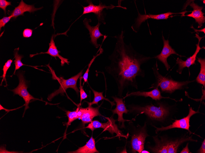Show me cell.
<instances>
[{"instance_id": "16", "label": "cell", "mask_w": 205, "mask_h": 153, "mask_svg": "<svg viewBox=\"0 0 205 153\" xmlns=\"http://www.w3.org/2000/svg\"><path fill=\"white\" fill-rule=\"evenodd\" d=\"M42 8H36L34 5L27 4L21 0L19 5L10 13V16H12V18L16 19L19 16H24V13L25 12H28L30 13H33L41 9Z\"/></svg>"}, {"instance_id": "12", "label": "cell", "mask_w": 205, "mask_h": 153, "mask_svg": "<svg viewBox=\"0 0 205 153\" xmlns=\"http://www.w3.org/2000/svg\"><path fill=\"white\" fill-rule=\"evenodd\" d=\"M162 39L164 43L163 49L161 53L154 58L158 59L162 62L164 64L166 70L168 71L170 67L167 61L168 57L172 54H176L180 57L182 56L178 54L176 52L174 49L169 45L168 40H165L163 36H162Z\"/></svg>"}, {"instance_id": "1", "label": "cell", "mask_w": 205, "mask_h": 153, "mask_svg": "<svg viewBox=\"0 0 205 153\" xmlns=\"http://www.w3.org/2000/svg\"><path fill=\"white\" fill-rule=\"evenodd\" d=\"M124 31L114 36L116 42L114 50L109 56L110 64L105 67L106 71L111 75L117 84L118 95L122 96L126 87L131 86L137 87L136 77H144L145 74L141 65L152 58L137 52L131 43L124 41Z\"/></svg>"}, {"instance_id": "36", "label": "cell", "mask_w": 205, "mask_h": 153, "mask_svg": "<svg viewBox=\"0 0 205 153\" xmlns=\"http://www.w3.org/2000/svg\"><path fill=\"white\" fill-rule=\"evenodd\" d=\"M149 153L150 152L149 151L144 150H142L141 152V153Z\"/></svg>"}, {"instance_id": "35", "label": "cell", "mask_w": 205, "mask_h": 153, "mask_svg": "<svg viewBox=\"0 0 205 153\" xmlns=\"http://www.w3.org/2000/svg\"><path fill=\"white\" fill-rule=\"evenodd\" d=\"M191 28H192L195 31V32H197V31H199V32H203V33L205 34V28H204L203 29H202L201 30H197L196 29H195L193 26H192L191 27Z\"/></svg>"}, {"instance_id": "24", "label": "cell", "mask_w": 205, "mask_h": 153, "mask_svg": "<svg viewBox=\"0 0 205 153\" xmlns=\"http://www.w3.org/2000/svg\"><path fill=\"white\" fill-rule=\"evenodd\" d=\"M156 143V146L151 148L152 151L154 153H168L167 147L166 143L159 141L157 137H154Z\"/></svg>"}, {"instance_id": "27", "label": "cell", "mask_w": 205, "mask_h": 153, "mask_svg": "<svg viewBox=\"0 0 205 153\" xmlns=\"http://www.w3.org/2000/svg\"><path fill=\"white\" fill-rule=\"evenodd\" d=\"M101 46H100V48H99V53H98L99 50L97 52L98 53H97L94 56H93V58L91 59V61H90V63L88 64V67L87 68V70H86V72L85 73H84L83 76V79L84 80V82H87V80H88V73L89 71V69L90 68V67L92 64L93 63V62L95 60V59L98 56H99L101 54H102V53H103V49L101 48Z\"/></svg>"}, {"instance_id": "3", "label": "cell", "mask_w": 205, "mask_h": 153, "mask_svg": "<svg viewBox=\"0 0 205 153\" xmlns=\"http://www.w3.org/2000/svg\"><path fill=\"white\" fill-rule=\"evenodd\" d=\"M130 108L132 111L144 113L151 118L158 121L164 120L169 114L168 109L161 104L158 107L152 104L144 106L132 105Z\"/></svg>"}, {"instance_id": "34", "label": "cell", "mask_w": 205, "mask_h": 153, "mask_svg": "<svg viewBox=\"0 0 205 153\" xmlns=\"http://www.w3.org/2000/svg\"><path fill=\"white\" fill-rule=\"evenodd\" d=\"M188 143L185 147L182 149L180 153H189V151L188 147Z\"/></svg>"}, {"instance_id": "31", "label": "cell", "mask_w": 205, "mask_h": 153, "mask_svg": "<svg viewBox=\"0 0 205 153\" xmlns=\"http://www.w3.org/2000/svg\"><path fill=\"white\" fill-rule=\"evenodd\" d=\"M12 18V16H4L0 20V31L1 30L2 27H4L5 25L9 22L11 18Z\"/></svg>"}, {"instance_id": "10", "label": "cell", "mask_w": 205, "mask_h": 153, "mask_svg": "<svg viewBox=\"0 0 205 153\" xmlns=\"http://www.w3.org/2000/svg\"><path fill=\"white\" fill-rule=\"evenodd\" d=\"M195 37L198 39V42L196 45V48L194 54L190 57L187 58L185 61H183L181 59L178 58L176 60V64L178 65V68L177 70V72L180 74H181L184 68L185 67L189 68L191 65L195 64V61L197 54L199 51L202 49H205V47H200L199 46V43L201 39L203 37H200L199 36L198 33L195 34Z\"/></svg>"}, {"instance_id": "17", "label": "cell", "mask_w": 205, "mask_h": 153, "mask_svg": "<svg viewBox=\"0 0 205 153\" xmlns=\"http://www.w3.org/2000/svg\"><path fill=\"white\" fill-rule=\"evenodd\" d=\"M54 35H52V36L50 42L49 43V47L47 52H41L40 53H37L35 54H30L29 55L30 57H32L35 55L40 54H48L55 58L56 59V57H58L60 60L61 66H63L65 63L69 64L70 62L68 61V59L63 57L59 54V53L60 52L58 50L55 45L54 40Z\"/></svg>"}, {"instance_id": "23", "label": "cell", "mask_w": 205, "mask_h": 153, "mask_svg": "<svg viewBox=\"0 0 205 153\" xmlns=\"http://www.w3.org/2000/svg\"><path fill=\"white\" fill-rule=\"evenodd\" d=\"M90 88L94 93V98L92 102H87L88 106H91L93 104L98 105V102L103 100H106L110 103L112 106L115 105L114 102L110 101L108 99L104 97L103 95V92H99L94 90L91 87Z\"/></svg>"}, {"instance_id": "25", "label": "cell", "mask_w": 205, "mask_h": 153, "mask_svg": "<svg viewBox=\"0 0 205 153\" xmlns=\"http://www.w3.org/2000/svg\"><path fill=\"white\" fill-rule=\"evenodd\" d=\"M19 49V48H18L15 49L14 51V55L15 58L14 64L15 68L13 75L15 74L16 70L19 69L22 66L25 65L22 63L21 61V60L24 56L18 54Z\"/></svg>"}, {"instance_id": "9", "label": "cell", "mask_w": 205, "mask_h": 153, "mask_svg": "<svg viewBox=\"0 0 205 153\" xmlns=\"http://www.w3.org/2000/svg\"><path fill=\"white\" fill-rule=\"evenodd\" d=\"M100 107H94L91 106L86 108L79 107L78 115L84 126L91 122L95 117L101 115L99 111Z\"/></svg>"}, {"instance_id": "30", "label": "cell", "mask_w": 205, "mask_h": 153, "mask_svg": "<svg viewBox=\"0 0 205 153\" xmlns=\"http://www.w3.org/2000/svg\"><path fill=\"white\" fill-rule=\"evenodd\" d=\"M11 5L10 2L7 1L6 0H0V8L3 10L5 15L6 13V8L7 6Z\"/></svg>"}, {"instance_id": "7", "label": "cell", "mask_w": 205, "mask_h": 153, "mask_svg": "<svg viewBox=\"0 0 205 153\" xmlns=\"http://www.w3.org/2000/svg\"><path fill=\"white\" fill-rule=\"evenodd\" d=\"M199 113L198 111H195L193 110L191 107H189V113L188 115L179 120H175L172 123L167 126H162L160 128H157L155 126L156 128V132L157 133L159 131H163L174 128H179L188 130L190 133H192L189 130L190 119L193 115Z\"/></svg>"}, {"instance_id": "37", "label": "cell", "mask_w": 205, "mask_h": 153, "mask_svg": "<svg viewBox=\"0 0 205 153\" xmlns=\"http://www.w3.org/2000/svg\"><path fill=\"white\" fill-rule=\"evenodd\" d=\"M203 2H204V3L205 4V0L203 1Z\"/></svg>"}, {"instance_id": "18", "label": "cell", "mask_w": 205, "mask_h": 153, "mask_svg": "<svg viewBox=\"0 0 205 153\" xmlns=\"http://www.w3.org/2000/svg\"><path fill=\"white\" fill-rule=\"evenodd\" d=\"M190 5L193 8V10L191 13L186 16L194 18L195 22L198 24V27H201L205 21V16H204V13L202 11L203 7L199 6L194 3V1H193L190 4Z\"/></svg>"}, {"instance_id": "19", "label": "cell", "mask_w": 205, "mask_h": 153, "mask_svg": "<svg viewBox=\"0 0 205 153\" xmlns=\"http://www.w3.org/2000/svg\"><path fill=\"white\" fill-rule=\"evenodd\" d=\"M143 96L145 97H149L156 100H159L162 98H169L168 97H164L161 95V93L158 87L153 90L148 92L137 91L133 92L127 94L124 98L131 96Z\"/></svg>"}, {"instance_id": "6", "label": "cell", "mask_w": 205, "mask_h": 153, "mask_svg": "<svg viewBox=\"0 0 205 153\" xmlns=\"http://www.w3.org/2000/svg\"><path fill=\"white\" fill-rule=\"evenodd\" d=\"M107 119L108 121L104 123H101L98 120L92 121L85 128L89 129L92 131L96 129L101 128L103 129L104 131H108L112 135L115 133L118 137L125 136L118 129L115 123V120L113 118H108Z\"/></svg>"}, {"instance_id": "33", "label": "cell", "mask_w": 205, "mask_h": 153, "mask_svg": "<svg viewBox=\"0 0 205 153\" xmlns=\"http://www.w3.org/2000/svg\"><path fill=\"white\" fill-rule=\"evenodd\" d=\"M198 153H205V139H204V140L202 142V145L199 150Z\"/></svg>"}, {"instance_id": "13", "label": "cell", "mask_w": 205, "mask_h": 153, "mask_svg": "<svg viewBox=\"0 0 205 153\" xmlns=\"http://www.w3.org/2000/svg\"><path fill=\"white\" fill-rule=\"evenodd\" d=\"M90 22H91V19H87V18H85L83 20V23L85 27L89 31L91 38V42L95 48H98L100 46V45L97 43V40L100 37L103 36L99 30V27L101 23L99 21L96 26H91L89 23Z\"/></svg>"}, {"instance_id": "29", "label": "cell", "mask_w": 205, "mask_h": 153, "mask_svg": "<svg viewBox=\"0 0 205 153\" xmlns=\"http://www.w3.org/2000/svg\"><path fill=\"white\" fill-rule=\"evenodd\" d=\"M79 78V87L80 89V104L82 100L87 98V95L86 93L83 89V86L81 84V81L83 78V76H81Z\"/></svg>"}, {"instance_id": "15", "label": "cell", "mask_w": 205, "mask_h": 153, "mask_svg": "<svg viewBox=\"0 0 205 153\" xmlns=\"http://www.w3.org/2000/svg\"><path fill=\"white\" fill-rule=\"evenodd\" d=\"M116 103L115 108L112 110L113 114H117L118 115V121L119 125L122 123L121 127H125L124 122L127 120L124 119L123 117L124 113L127 114L129 110L126 109L123 100V98H118L117 97H112Z\"/></svg>"}, {"instance_id": "5", "label": "cell", "mask_w": 205, "mask_h": 153, "mask_svg": "<svg viewBox=\"0 0 205 153\" xmlns=\"http://www.w3.org/2000/svg\"><path fill=\"white\" fill-rule=\"evenodd\" d=\"M17 75L19 78V83L17 87L11 90L14 95H18L22 97L25 101L24 112L23 116L26 110L29 108V106L31 100H38L31 95L27 91L28 86L24 78L23 74L20 71L18 72Z\"/></svg>"}, {"instance_id": "22", "label": "cell", "mask_w": 205, "mask_h": 153, "mask_svg": "<svg viewBox=\"0 0 205 153\" xmlns=\"http://www.w3.org/2000/svg\"><path fill=\"white\" fill-rule=\"evenodd\" d=\"M197 61L200 64V72L196 78L197 82L205 87V59L197 57Z\"/></svg>"}, {"instance_id": "2", "label": "cell", "mask_w": 205, "mask_h": 153, "mask_svg": "<svg viewBox=\"0 0 205 153\" xmlns=\"http://www.w3.org/2000/svg\"><path fill=\"white\" fill-rule=\"evenodd\" d=\"M156 80L155 85L160 86L162 92L171 93L176 90L181 89L183 86L192 81L178 82L162 75L158 71L157 62L152 68Z\"/></svg>"}, {"instance_id": "4", "label": "cell", "mask_w": 205, "mask_h": 153, "mask_svg": "<svg viewBox=\"0 0 205 153\" xmlns=\"http://www.w3.org/2000/svg\"><path fill=\"white\" fill-rule=\"evenodd\" d=\"M83 72V70H82L76 75L67 79H64L62 77L58 78L56 76L55 77L53 75L52 77H55L54 79L58 80L60 85L58 89L48 96L47 98L48 100L51 101L55 97L59 94L63 95L66 90L69 88L74 89L78 94L79 91L77 87V82L78 78L82 76Z\"/></svg>"}, {"instance_id": "14", "label": "cell", "mask_w": 205, "mask_h": 153, "mask_svg": "<svg viewBox=\"0 0 205 153\" xmlns=\"http://www.w3.org/2000/svg\"><path fill=\"white\" fill-rule=\"evenodd\" d=\"M115 7H121L124 9H126V8L122 7L120 5L114 6L111 5L107 6L102 4L101 3H100L98 5H94L90 1L88 5L83 7V12L81 16L85 14L93 13L97 16L99 20V19H101L102 12L104 9H113Z\"/></svg>"}, {"instance_id": "26", "label": "cell", "mask_w": 205, "mask_h": 153, "mask_svg": "<svg viewBox=\"0 0 205 153\" xmlns=\"http://www.w3.org/2000/svg\"><path fill=\"white\" fill-rule=\"evenodd\" d=\"M79 108V106L78 107L76 110L73 111H66L65 112L66 114L68 117V121L66 122V124L67 126V129L69 126L71 124V123L75 120L79 118L78 115V112Z\"/></svg>"}, {"instance_id": "20", "label": "cell", "mask_w": 205, "mask_h": 153, "mask_svg": "<svg viewBox=\"0 0 205 153\" xmlns=\"http://www.w3.org/2000/svg\"><path fill=\"white\" fill-rule=\"evenodd\" d=\"M68 153H99V152L96 148L95 139L92 136L84 146L79 147L75 151L68 152Z\"/></svg>"}, {"instance_id": "32", "label": "cell", "mask_w": 205, "mask_h": 153, "mask_svg": "<svg viewBox=\"0 0 205 153\" xmlns=\"http://www.w3.org/2000/svg\"><path fill=\"white\" fill-rule=\"evenodd\" d=\"M33 30L29 28L25 29L23 32V36L24 38H28L32 36Z\"/></svg>"}, {"instance_id": "8", "label": "cell", "mask_w": 205, "mask_h": 153, "mask_svg": "<svg viewBox=\"0 0 205 153\" xmlns=\"http://www.w3.org/2000/svg\"><path fill=\"white\" fill-rule=\"evenodd\" d=\"M186 12L179 13H173L168 12L165 13L157 15L149 14H141L138 11V15L135 20L134 24L132 26L131 28L135 31L138 29L141 24L147 20L152 19L157 20L167 19L169 16L173 14H184Z\"/></svg>"}, {"instance_id": "28", "label": "cell", "mask_w": 205, "mask_h": 153, "mask_svg": "<svg viewBox=\"0 0 205 153\" xmlns=\"http://www.w3.org/2000/svg\"><path fill=\"white\" fill-rule=\"evenodd\" d=\"M12 62H13V60H11L10 59L8 60L7 61V62L5 63V64L3 66V68L2 69V70L3 71V74L2 76L1 77H2V78L1 83H2L3 81L4 80L6 82V86L7 85L6 80V73L8 69L10 67Z\"/></svg>"}, {"instance_id": "21", "label": "cell", "mask_w": 205, "mask_h": 153, "mask_svg": "<svg viewBox=\"0 0 205 153\" xmlns=\"http://www.w3.org/2000/svg\"><path fill=\"white\" fill-rule=\"evenodd\" d=\"M196 141L192 139L191 137L187 138H181L173 141L167 143L168 152V153H176L179 146L183 142L187 141Z\"/></svg>"}, {"instance_id": "11", "label": "cell", "mask_w": 205, "mask_h": 153, "mask_svg": "<svg viewBox=\"0 0 205 153\" xmlns=\"http://www.w3.org/2000/svg\"><path fill=\"white\" fill-rule=\"evenodd\" d=\"M149 135L143 128L138 133L132 136L131 144L133 153H141L144 150L146 138Z\"/></svg>"}]
</instances>
